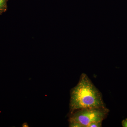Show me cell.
<instances>
[{"instance_id": "cell-1", "label": "cell", "mask_w": 127, "mask_h": 127, "mask_svg": "<svg viewBox=\"0 0 127 127\" xmlns=\"http://www.w3.org/2000/svg\"><path fill=\"white\" fill-rule=\"evenodd\" d=\"M70 114L78 109L104 107L102 95L85 73L81 75L77 85L71 90Z\"/></svg>"}, {"instance_id": "cell-2", "label": "cell", "mask_w": 127, "mask_h": 127, "mask_svg": "<svg viewBox=\"0 0 127 127\" xmlns=\"http://www.w3.org/2000/svg\"><path fill=\"white\" fill-rule=\"evenodd\" d=\"M109 112V109L106 107L78 109L69 114L68 121L76 122L82 127H88L91 123L102 122Z\"/></svg>"}, {"instance_id": "cell-3", "label": "cell", "mask_w": 127, "mask_h": 127, "mask_svg": "<svg viewBox=\"0 0 127 127\" xmlns=\"http://www.w3.org/2000/svg\"><path fill=\"white\" fill-rule=\"evenodd\" d=\"M8 0H0V15L5 12L7 10V2Z\"/></svg>"}, {"instance_id": "cell-4", "label": "cell", "mask_w": 127, "mask_h": 127, "mask_svg": "<svg viewBox=\"0 0 127 127\" xmlns=\"http://www.w3.org/2000/svg\"><path fill=\"white\" fill-rule=\"evenodd\" d=\"M102 122H94L91 123L88 127H101L102 126Z\"/></svg>"}, {"instance_id": "cell-5", "label": "cell", "mask_w": 127, "mask_h": 127, "mask_svg": "<svg viewBox=\"0 0 127 127\" xmlns=\"http://www.w3.org/2000/svg\"><path fill=\"white\" fill-rule=\"evenodd\" d=\"M69 127H82L81 124L76 122L69 121Z\"/></svg>"}, {"instance_id": "cell-6", "label": "cell", "mask_w": 127, "mask_h": 127, "mask_svg": "<svg viewBox=\"0 0 127 127\" xmlns=\"http://www.w3.org/2000/svg\"><path fill=\"white\" fill-rule=\"evenodd\" d=\"M122 124L123 127H127V119L123 120Z\"/></svg>"}, {"instance_id": "cell-7", "label": "cell", "mask_w": 127, "mask_h": 127, "mask_svg": "<svg viewBox=\"0 0 127 127\" xmlns=\"http://www.w3.org/2000/svg\"><path fill=\"white\" fill-rule=\"evenodd\" d=\"M23 127H28V125L27 123H24L23 125Z\"/></svg>"}]
</instances>
